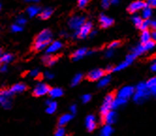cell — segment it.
<instances>
[{"label": "cell", "mask_w": 156, "mask_h": 136, "mask_svg": "<svg viewBox=\"0 0 156 136\" xmlns=\"http://www.w3.org/2000/svg\"><path fill=\"white\" fill-rule=\"evenodd\" d=\"M150 27V21L148 20H144L143 23L141 24V26H139V29L141 31H144V30H148V28Z\"/></svg>", "instance_id": "35"}, {"label": "cell", "mask_w": 156, "mask_h": 136, "mask_svg": "<svg viewBox=\"0 0 156 136\" xmlns=\"http://www.w3.org/2000/svg\"><path fill=\"white\" fill-rule=\"evenodd\" d=\"M140 40H141V43H146V42L151 40V34L148 30L142 31L141 36H140Z\"/></svg>", "instance_id": "29"}, {"label": "cell", "mask_w": 156, "mask_h": 136, "mask_svg": "<svg viewBox=\"0 0 156 136\" xmlns=\"http://www.w3.org/2000/svg\"><path fill=\"white\" fill-rule=\"evenodd\" d=\"M146 85H147V87L149 89L150 93L156 97V76L153 78H151L146 83Z\"/></svg>", "instance_id": "20"}, {"label": "cell", "mask_w": 156, "mask_h": 136, "mask_svg": "<svg viewBox=\"0 0 156 136\" xmlns=\"http://www.w3.org/2000/svg\"><path fill=\"white\" fill-rule=\"evenodd\" d=\"M85 123H86V128H87V130L88 131H93L97 127L96 118L92 115H90V116L87 117V118L85 120Z\"/></svg>", "instance_id": "14"}, {"label": "cell", "mask_w": 156, "mask_h": 136, "mask_svg": "<svg viewBox=\"0 0 156 136\" xmlns=\"http://www.w3.org/2000/svg\"><path fill=\"white\" fill-rule=\"evenodd\" d=\"M104 75H105V71H103L101 69H95V70H92L87 73V78L90 81L95 82V81H99Z\"/></svg>", "instance_id": "11"}, {"label": "cell", "mask_w": 156, "mask_h": 136, "mask_svg": "<svg viewBox=\"0 0 156 136\" xmlns=\"http://www.w3.org/2000/svg\"><path fill=\"white\" fill-rule=\"evenodd\" d=\"M148 5L151 8H156V0H148Z\"/></svg>", "instance_id": "44"}, {"label": "cell", "mask_w": 156, "mask_h": 136, "mask_svg": "<svg viewBox=\"0 0 156 136\" xmlns=\"http://www.w3.org/2000/svg\"><path fill=\"white\" fill-rule=\"evenodd\" d=\"M29 76H31L32 78H39L40 75H41V72L38 69H34V70H32L29 71Z\"/></svg>", "instance_id": "36"}, {"label": "cell", "mask_w": 156, "mask_h": 136, "mask_svg": "<svg viewBox=\"0 0 156 136\" xmlns=\"http://www.w3.org/2000/svg\"><path fill=\"white\" fill-rule=\"evenodd\" d=\"M86 22V18L84 16H81V15H73L70 18L69 20V27L73 30V31H77Z\"/></svg>", "instance_id": "4"}, {"label": "cell", "mask_w": 156, "mask_h": 136, "mask_svg": "<svg viewBox=\"0 0 156 136\" xmlns=\"http://www.w3.org/2000/svg\"><path fill=\"white\" fill-rule=\"evenodd\" d=\"M120 45V42L116 40V41H113V42H111L109 44V46H108V49H112V50H115L117 48H119V46Z\"/></svg>", "instance_id": "38"}, {"label": "cell", "mask_w": 156, "mask_h": 136, "mask_svg": "<svg viewBox=\"0 0 156 136\" xmlns=\"http://www.w3.org/2000/svg\"><path fill=\"white\" fill-rule=\"evenodd\" d=\"M63 89L59 88V87H54V88H50L49 90V96L52 99H57V98H60L63 95Z\"/></svg>", "instance_id": "22"}, {"label": "cell", "mask_w": 156, "mask_h": 136, "mask_svg": "<svg viewBox=\"0 0 156 136\" xmlns=\"http://www.w3.org/2000/svg\"><path fill=\"white\" fill-rule=\"evenodd\" d=\"M63 46V44L61 41H58V40H55V41H53V42H50V44L46 47V53L47 54H53L55 53H57L58 51H59Z\"/></svg>", "instance_id": "12"}, {"label": "cell", "mask_w": 156, "mask_h": 136, "mask_svg": "<svg viewBox=\"0 0 156 136\" xmlns=\"http://www.w3.org/2000/svg\"><path fill=\"white\" fill-rule=\"evenodd\" d=\"M70 111H71V114H72V115H75V114H76V111H77L76 105H75V104L72 105V106L70 107Z\"/></svg>", "instance_id": "46"}, {"label": "cell", "mask_w": 156, "mask_h": 136, "mask_svg": "<svg viewBox=\"0 0 156 136\" xmlns=\"http://www.w3.org/2000/svg\"><path fill=\"white\" fill-rule=\"evenodd\" d=\"M114 95L113 94H108L107 96H105L104 103L101 106V114L102 116H105L106 113H108L110 110H112V104L114 101Z\"/></svg>", "instance_id": "6"}, {"label": "cell", "mask_w": 156, "mask_h": 136, "mask_svg": "<svg viewBox=\"0 0 156 136\" xmlns=\"http://www.w3.org/2000/svg\"><path fill=\"white\" fill-rule=\"evenodd\" d=\"M88 3V0H78V7L83 9L85 8Z\"/></svg>", "instance_id": "40"}, {"label": "cell", "mask_w": 156, "mask_h": 136, "mask_svg": "<svg viewBox=\"0 0 156 136\" xmlns=\"http://www.w3.org/2000/svg\"><path fill=\"white\" fill-rule=\"evenodd\" d=\"M10 29H12V31L13 33H19L21 31H23V26H20L15 23V24H13L12 26H10Z\"/></svg>", "instance_id": "34"}, {"label": "cell", "mask_w": 156, "mask_h": 136, "mask_svg": "<svg viewBox=\"0 0 156 136\" xmlns=\"http://www.w3.org/2000/svg\"><path fill=\"white\" fill-rule=\"evenodd\" d=\"M58 58H55L53 54H46L45 55H43L42 58V62L45 64L46 66H53L55 62H57Z\"/></svg>", "instance_id": "21"}, {"label": "cell", "mask_w": 156, "mask_h": 136, "mask_svg": "<svg viewBox=\"0 0 156 136\" xmlns=\"http://www.w3.org/2000/svg\"><path fill=\"white\" fill-rule=\"evenodd\" d=\"M73 116L72 114H65L63 116H61L58 119V126L59 127H63L65 125H67L72 119H73Z\"/></svg>", "instance_id": "23"}, {"label": "cell", "mask_w": 156, "mask_h": 136, "mask_svg": "<svg viewBox=\"0 0 156 136\" xmlns=\"http://www.w3.org/2000/svg\"><path fill=\"white\" fill-rule=\"evenodd\" d=\"M151 71H154V72H156V59L153 61V64L151 65Z\"/></svg>", "instance_id": "48"}, {"label": "cell", "mask_w": 156, "mask_h": 136, "mask_svg": "<svg viewBox=\"0 0 156 136\" xmlns=\"http://www.w3.org/2000/svg\"><path fill=\"white\" fill-rule=\"evenodd\" d=\"M44 77H45V79H47V80H52V79L54 78V74L52 72L47 71V72L44 73Z\"/></svg>", "instance_id": "43"}, {"label": "cell", "mask_w": 156, "mask_h": 136, "mask_svg": "<svg viewBox=\"0 0 156 136\" xmlns=\"http://www.w3.org/2000/svg\"><path fill=\"white\" fill-rule=\"evenodd\" d=\"M150 26H151L154 31H156V20H152V21L150 22Z\"/></svg>", "instance_id": "45"}, {"label": "cell", "mask_w": 156, "mask_h": 136, "mask_svg": "<svg viewBox=\"0 0 156 136\" xmlns=\"http://www.w3.org/2000/svg\"><path fill=\"white\" fill-rule=\"evenodd\" d=\"M103 118H104V121L105 124L112 125V124H114L117 121L118 116H117V113L114 110H110L105 116H103Z\"/></svg>", "instance_id": "13"}, {"label": "cell", "mask_w": 156, "mask_h": 136, "mask_svg": "<svg viewBox=\"0 0 156 136\" xmlns=\"http://www.w3.org/2000/svg\"><path fill=\"white\" fill-rule=\"evenodd\" d=\"M132 21H133V25H135L136 27H138L139 28V26H141V24L143 23V21H144V19L141 17V16H139V15H133V17H132Z\"/></svg>", "instance_id": "31"}, {"label": "cell", "mask_w": 156, "mask_h": 136, "mask_svg": "<svg viewBox=\"0 0 156 136\" xmlns=\"http://www.w3.org/2000/svg\"><path fill=\"white\" fill-rule=\"evenodd\" d=\"M110 81H111V77H110L109 75H104V76L98 81V87H100V88L105 87L106 85H109Z\"/></svg>", "instance_id": "27"}, {"label": "cell", "mask_w": 156, "mask_h": 136, "mask_svg": "<svg viewBox=\"0 0 156 136\" xmlns=\"http://www.w3.org/2000/svg\"><path fill=\"white\" fill-rule=\"evenodd\" d=\"M57 109H58V103L54 100L47 99V101H46V113L47 114H50V115L54 114V113H55V111H57Z\"/></svg>", "instance_id": "19"}, {"label": "cell", "mask_w": 156, "mask_h": 136, "mask_svg": "<svg viewBox=\"0 0 156 136\" xmlns=\"http://www.w3.org/2000/svg\"><path fill=\"white\" fill-rule=\"evenodd\" d=\"M119 3V0H111V4L113 5H118Z\"/></svg>", "instance_id": "52"}, {"label": "cell", "mask_w": 156, "mask_h": 136, "mask_svg": "<svg viewBox=\"0 0 156 136\" xmlns=\"http://www.w3.org/2000/svg\"><path fill=\"white\" fill-rule=\"evenodd\" d=\"M150 94L146 83H139L136 86V91L133 95V99L136 103H143L149 99Z\"/></svg>", "instance_id": "2"}, {"label": "cell", "mask_w": 156, "mask_h": 136, "mask_svg": "<svg viewBox=\"0 0 156 136\" xmlns=\"http://www.w3.org/2000/svg\"><path fill=\"white\" fill-rule=\"evenodd\" d=\"M147 6V3L142 1V0H136V1L132 2L128 7V11L131 13H136L138 11L142 10Z\"/></svg>", "instance_id": "10"}, {"label": "cell", "mask_w": 156, "mask_h": 136, "mask_svg": "<svg viewBox=\"0 0 156 136\" xmlns=\"http://www.w3.org/2000/svg\"><path fill=\"white\" fill-rule=\"evenodd\" d=\"M1 9H2V5H1V3H0V10H1Z\"/></svg>", "instance_id": "55"}, {"label": "cell", "mask_w": 156, "mask_h": 136, "mask_svg": "<svg viewBox=\"0 0 156 136\" xmlns=\"http://www.w3.org/2000/svg\"><path fill=\"white\" fill-rule=\"evenodd\" d=\"M113 69H114V67H113V66H108V67H106L105 71H113Z\"/></svg>", "instance_id": "51"}, {"label": "cell", "mask_w": 156, "mask_h": 136, "mask_svg": "<svg viewBox=\"0 0 156 136\" xmlns=\"http://www.w3.org/2000/svg\"><path fill=\"white\" fill-rule=\"evenodd\" d=\"M87 48H80V49L76 50L73 54V60L78 61V60L82 59L84 56L87 55Z\"/></svg>", "instance_id": "18"}, {"label": "cell", "mask_w": 156, "mask_h": 136, "mask_svg": "<svg viewBox=\"0 0 156 136\" xmlns=\"http://www.w3.org/2000/svg\"><path fill=\"white\" fill-rule=\"evenodd\" d=\"M52 38H53L52 31L50 29H43L36 37L34 44H33V50L38 52L44 50L52 41Z\"/></svg>", "instance_id": "1"}, {"label": "cell", "mask_w": 156, "mask_h": 136, "mask_svg": "<svg viewBox=\"0 0 156 136\" xmlns=\"http://www.w3.org/2000/svg\"><path fill=\"white\" fill-rule=\"evenodd\" d=\"M13 60V55L12 54H2L1 58H0V62L7 64Z\"/></svg>", "instance_id": "30"}, {"label": "cell", "mask_w": 156, "mask_h": 136, "mask_svg": "<svg viewBox=\"0 0 156 136\" xmlns=\"http://www.w3.org/2000/svg\"><path fill=\"white\" fill-rule=\"evenodd\" d=\"M54 136H65V129L63 127H58V129L55 131Z\"/></svg>", "instance_id": "37"}, {"label": "cell", "mask_w": 156, "mask_h": 136, "mask_svg": "<svg viewBox=\"0 0 156 136\" xmlns=\"http://www.w3.org/2000/svg\"><path fill=\"white\" fill-rule=\"evenodd\" d=\"M50 87L47 84L45 83H38L34 89H33V95L36 97H42L45 96L46 94L49 93Z\"/></svg>", "instance_id": "7"}, {"label": "cell", "mask_w": 156, "mask_h": 136, "mask_svg": "<svg viewBox=\"0 0 156 136\" xmlns=\"http://www.w3.org/2000/svg\"><path fill=\"white\" fill-rule=\"evenodd\" d=\"M16 24L20 25V26H25L27 24V18L24 16V15H19L17 18H16Z\"/></svg>", "instance_id": "33"}, {"label": "cell", "mask_w": 156, "mask_h": 136, "mask_svg": "<svg viewBox=\"0 0 156 136\" xmlns=\"http://www.w3.org/2000/svg\"><path fill=\"white\" fill-rule=\"evenodd\" d=\"M39 1H40V0H26V2L28 3V4H30V5H35Z\"/></svg>", "instance_id": "47"}, {"label": "cell", "mask_w": 156, "mask_h": 136, "mask_svg": "<svg viewBox=\"0 0 156 136\" xmlns=\"http://www.w3.org/2000/svg\"><path fill=\"white\" fill-rule=\"evenodd\" d=\"M1 55H2V50L0 48V58H1Z\"/></svg>", "instance_id": "54"}, {"label": "cell", "mask_w": 156, "mask_h": 136, "mask_svg": "<svg viewBox=\"0 0 156 136\" xmlns=\"http://www.w3.org/2000/svg\"><path fill=\"white\" fill-rule=\"evenodd\" d=\"M83 79V75L81 73H77L73 76V80H72V86H75L79 84Z\"/></svg>", "instance_id": "32"}, {"label": "cell", "mask_w": 156, "mask_h": 136, "mask_svg": "<svg viewBox=\"0 0 156 136\" xmlns=\"http://www.w3.org/2000/svg\"><path fill=\"white\" fill-rule=\"evenodd\" d=\"M96 33H97V32H96L95 30H92V31L90 32V37H94V36L96 35Z\"/></svg>", "instance_id": "53"}, {"label": "cell", "mask_w": 156, "mask_h": 136, "mask_svg": "<svg viewBox=\"0 0 156 136\" xmlns=\"http://www.w3.org/2000/svg\"><path fill=\"white\" fill-rule=\"evenodd\" d=\"M41 8L39 6L35 5H29L27 9V14L28 15V17L32 18V17H35L38 14H40L41 12Z\"/></svg>", "instance_id": "16"}, {"label": "cell", "mask_w": 156, "mask_h": 136, "mask_svg": "<svg viewBox=\"0 0 156 136\" xmlns=\"http://www.w3.org/2000/svg\"><path fill=\"white\" fill-rule=\"evenodd\" d=\"M9 90L12 94L22 93V92H24L27 90V85H25L23 83H18V84H15L14 85H12Z\"/></svg>", "instance_id": "17"}, {"label": "cell", "mask_w": 156, "mask_h": 136, "mask_svg": "<svg viewBox=\"0 0 156 136\" xmlns=\"http://www.w3.org/2000/svg\"><path fill=\"white\" fill-rule=\"evenodd\" d=\"M136 58L135 55H133V54H129L127 56H126V58L122 61L121 63H119L118 66H116V67H114V69H113V71H122V70H124V69H126V68L128 67V66H130L133 62V60H135Z\"/></svg>", "instance_id": "9"}, {"label": "cell", "mask_w": 156, "mask_h": 136, "mask_svg": "<svg viewBox=\"0 0 156 136\" xmlns=\"http://www.w3.org/2000/svg\"><path fill=\"white\" fill-rule=\"evenodd\" d=\"M141 11H142L141 17H142L144 20H149V19L151 17V15H152V8L150 7L148 4H147V6L145 7Z\"/></svg>", "instance_id": "25"}, {"label": "cell", "mask_w": 156, "mask_h": 136, "mask_svg": "<svg viewBox=\"0 0 156 136\" xmlns=\"http://www.w3.org/2000/svg\"><path fill=\"white\" fill-rule=\"evenodd\" d=\"M151 40L156 43V31H153L151 33Z\"/></svg>", "instance_id": "49"}, {"label": "cell", "mask_w": 156, "mask_h": 136, "mask_svg": "<svg viewBox=\"0 0 156 136\" xmlns=\"http://www.w3.org/2000/svg\"><path fill=\"white\" fill-rule=\"evenodd\" d=\"M92 28H93L92 23L86 21L85 24L77 31H75V33L73 34V37L79 38V39H86L87 36H90V32L92 31Z\"/></svg>", "instance_id": "3"}, {"label": "cell", "mask_w": 156, "mask_h": 136, "mask_svg": "<svg viewBox=\"0 0 156 136\" xmlns=\"http://www.w3.org/2000/svg\"><path fill=\"white\" fill-rule=\"evenodd\" d=\"M101 4H102V7L104 9H107L111 5V0H102Z\"/></svg>", "instance_id": "41"}, {"label": "cell", "mask_w": 156, "mask_h": 136, "mask_svg": "<svg viewBox=\"0 0 156 136\" xmlns=\"http://www.w3.org/2000/svg\"><path fill=\"white\" fill-rule=\"evenodd\" d=\"M133 93H135V88L131 85H126L119 90V92L117 93V97L120 99H128L131 97H133Z\"/></svg>", "instance_id": "8"}, {"label": "cell", "mask_w": 156, "mask_h": 136, "mask_svg": "<svg viewBox=\"0 0 156 136\" xmlns=\"http://www.w3.org/2000/svg\"><path fill=\"white\" fill-rule=\"evenodd\" d=\"M12 95V93L10 92V90L8 89L0 90V104L2 105L3 108L9 109L10 106H12V100H10Z\"/></svg>", "instance_id": "5"}, {"label": "cell", "mask_w": 156, "mask_h": 136, "mask_svg": "<svg viewBox=\"0 0 156 136\" xmlns=\"http://www.w3.org/2000/svg\"><path fill=\"white\" fill-rule=\"evenodd\" d=\"M127 103V99H120V98H115L114 99V101H113V104H112V110H115V109H118L121 106L125 105Z\"/></svg>", "instance_id": "26"}, {"label": "cell", "mask_w": 156, "mask_h": 136, "mask_svg": "<svg viewBox=\"0 0 156 136\" xmlns=\"http://www.w3.org/2000/svg\"><path fill=\"white\" fill-rule=\"evenodd\" d=\"M113 55H114V50L107 49V51L105 52V56H106V58H112Z\"/></svg>", "instance_id": "42"}, {"label": "cell", "mask_w": 156, "mask_h": 136, "mask_svg": "<svg viewBox=\"0 0 156 136\" xmlns=\"http://www.w3.org/2000/svg\"><path fill=\"white\" fill-rule=\"evenodd\" d=\"M7 69H8V67H7V65H6V64L0 67V71H1L2 72H5V71H7Z\"/></svg>", "instance_id": "50"}, {"label": "cell", "mask_w": 156, "mask_h": 136, "mask_svg": "<svg viewBox=\"0 0 156 136\" xmlns=\"http://www.w3.org/2000/svg\"><path fill=\"white\" fill-rule=\"evenodd\" d=\"M91 99V95L90 94H85L82 96V101L84 103H90Z\"/></svg>", "instance_id": "39"}, {"label": "cell", "mask_w": 156, "mask_h": 136, "mask_svg": "<svg viewBox=\"0 0 156 136\" xmlns=\"http://www.w3.org/2000/svg\"><path fill=\"white\" fill-rule=\"evenodd\" d=\"M112 133H113V129H112V127H111V125L105 124V125L101 130L100 136H111V135H112Z\"/></svg>", "instance_id": "28"}, {"label": "cell", "mask_w": 156, "mask_h": 136, "mask_svg": "<svg viewBox=\"0 0 156 136\" xmlns=\"http://www.w3.org/2000/svg\"><path fill=\"white\" fill-rule=\"evenodd\" d=\"M99 22H100V25H101L102 27H104V28L110 27L111 26L114 24V20L111 17L105 15V14H102L101 16H100Z\"/></svg>", "instance_id": "15"}, {"label": "cell", "mask_w": 156, "mask_h": 136, "mask_svg": "<svg viewBox=\"0 0 156 136\" xmlns=\"http://www.w3.org/2000/svg\"><path fill=\"white\" fill-rule=\"evenodd\" d=\"M53 12H54V9L52 8H45V9H43L41 10V12H40L39 15L42 20H47L52 16Z\"/></svg>", "instance_id": "24"}]
</instances>
